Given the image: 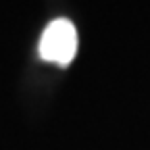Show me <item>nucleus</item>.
<instances>
[{
	"mask_svg": "<svg viewBox=\"0 0 150 150\" xmlns=\"http://www.w3.org/2000/svg\"><path fill=\"white\" fill-rule=\"evenodd\" d=\"M77 52V31L69 19H54L40 38V56L67 67Z\"/></svg>",
	"mask_w": 150,
	"mask_h": 150,
	"instance_id": "nucleus-1",
	"label": "nucleus"
}]
</instances>
